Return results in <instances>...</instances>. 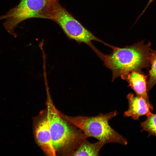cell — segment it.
<instances>
[{"instance_id":"obj_4","label":"cell","mask_w":156,"mask_h":156,"mask_svg":"<svg viewBox=\"0 0 156 156\" xmlns=\"http://www.w3.org/2000/svg\"><path fill=\"white\" fill-rule=\"evenodd\" d=\"M41 18L51 20L58 24L66 35L76 41L85 43L93 50L95 48L92 43L95 41L109 47L84 27L60 3L54 0L43 12Z\"/></svg>"},{"instance_id":"obj_11","label":"cell","mask_w":156,"mask_h":156,"mask_svg":"<svg viewBox=\"0 0 156 156\" xmlns=\"http://www.w3.org/2000/svg\"><path fill=\"white\" fill-rule=\"evenodd\" d=\"M151 69L149 72V78L147 82L148 91L156 84V51L152 50L150 57Z\"/></svg>"},{"instance_id":"obj_2","label":"cell","mask_w":156,"mask_h":156,"mask_svg":"<svg viewBox=\"0 0 156 156\" xmlns=\"http://www.w3.org/2000/svg\"><path fill=\"white\" fill-rule=\"evenodd\" d=\"M47 99L46 116L53 146L57 151L68 149L72 155L83 141L88 138L80 129L65 119L54 105L48 85L46 84Z\"/></svg>"},{"instance_id":"obj_5","label":"cell","mask_w":156,"mask_h":156,"mask_svg":"<svg viewBox=\"0 0 156 156\" xmlns=\"http://www.w3.org/2000/svg\"><path fill=\"white\" fill-rule=\"evenodd\" d=\"M54 0H21L17 5L0 16V20L5 19L3 24L4 28L16 38L15 30L19 24L29 19L40 18L43 12Z\"/></svg>"},{"instance_id":"obj_1","label":"cell","mask_w":156,"mask_h":156,"mask_svg":"<svg viewBox=\"0 0 156 156\" xmlns=\"http://www.w3.org/2000/svg\"><path fill=\"white\" fill-rule=\"evenodd\" d=\"M151 43L141 40L123 48L114 47L112 52L105 55L100 52L98 55L112 73V80L120 77L124 79L130 73L141 72L150 66Z\"/></svg>"},{"instance_id":"obj_6","label":"cell","mask_w":156,"mask_h":156,"mask_svg":"<svg viewBox=\"0 0 156 156\" xmlns=\"http://www.w3.org/2000/svg\"><path fill=\"white\" fill-rule=\"evenodd\" d=\"M35 134L38 144L44 153L48 156H55L56 151L53 144L46 115L36 124Z\"/></svg>"},{"instance_id":"obj_9","label":"cell","mask_w":156,"mask_h":156,"mask_svg":"<svg viewBox=\"0 0 156 156\" xmlns=\"http://www.w3.org/2000/svg\"><path fill=\"white\" fill-rule=\"evenodd\" d=\"M107 142L99 140L97 142L91 143L85 140L80 144L74 151L73 156H98L100 150Z\"/></svg>"},{"instance_id":"obj_7","label":"cell","mask_w":156,"mask_h":156,"mask_svg":"<svg viewBox=\"0 0 156 156\" xmlns=\"http://www.w3.org/2000/svg\"><path fill=\"white\" fill-rule=\"evenodd\" d=\"M128 109L124 113V116L131 117L135 120H138L141 116H147L151 113L153 107L149 100L131 93L127 96Z\"/></svg>"},{"instance_id":"obj_8","label":"cell","mask_w":156,"mask_h":156,"mask_svg":"<svg viewBox=\"0 0 156 156\" xmlns=\"http://www.w3.org/2000/svg\"><path fill=\"white\" fill-rule=\"evenodd\" d=\"M147 76L142 72L133 71L129 73L124 79L127 81L137 95L149 100L147 87Z\"/></svg>"},{"instance_id":"obj_10","label":"cell","mask_w":156,"mask_h":156,"mask_svg":"<svg viewBox=\"0 0 156 156\" xmlns=\"http://www.w3.org/2000/svg\"><path fill=\"white\" fill-rule=\"evenodd\" d=\"M146 116V120L141 123V131H147L149 133L148 137L151 135L156 137V114L151 113Z\"/></svg>"},{"instance_id":"obj_3","label":"cell","mask_w":156,"mask_h":156,"mask_svg":"<svg viewBox=\"0 0 156 156\" xmlns=\"http://www.w3.org/2000/svg\"><path fill=\"white\" fill-rule=\"evenodd\" d=\"M117 114V111L94 116H71L61 114L68 121L82 131L88 137H92L107 143H116L126 145V139L109 125V121Z\"/></svg>"}]
</instances>
